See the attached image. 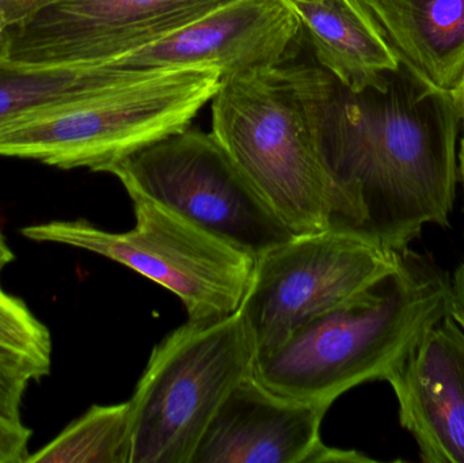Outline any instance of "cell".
I'll return each instance as SVG.
<instances>
[{
  "instance_id": "cell-1",
  "label": "cell",
  "mask_w": 464,
  "mask_h": 463,
  "mask_svg": "<svg viewBox=\"0 0 464 463\" xmlns=\"http://www.w3.org/2000/svg\"><path fill=\"white\" fill-rule=\"evenodd\" d=\"M462 120L454 94L401 63L360 92L335 82L324 114L330 228L403 252L428 225H449Z\"/></svg>"
},
{
  "instance_id": "cell-2",
  "label": "cell",
  "mask_w": 464,
  "mask_h": 463,
  "mask_svg": "<svg viewBox=\"0 0 464 463\" xmlns=\"http://www.w3.org/2000/svg\"><path fill=\"white\" fill-rule=\"evenodd\" d=\"M450 280L411 249L392 274L297 326L254 356L253 377L275 393L333 402L371 381H386L430 326L450 314Z\"/></svg>"
},
{
  "instance_id": "cell-3",
  "label": "cell",
  "mask_w": 464,
  "mask_h": 463,
  "mask_svg": "<svg viewBox=\"0 0 464 463\" xmlns=\"http://www.w3.org/2000/svg\"><path fill=\"white\" fill-rule=\"evenodd\" d=\"M335 82L281 64L225 79L211 101L212 133L295 236L330 228L324 136Z\"/></svg>"
},
{
  "instance_id": "cell-4",
  "label": "cell",
  "mask_w": 464,
  "mask_h": 463,
  "mask_svg": "<svg viewBox=\"0 0 464 463\" xmlns=\"http://www.w3.org/2000/svg\"><path fill=\"white\" fill-rule=\"evenodd\" d=\"M215 70L122 71L81 100L0 130V157L106 171L187 130L219 90Z\"/></svg>"
},
{
  "instance_id": "cell-5",
  "label": "cell",
  "mask_w": 464,
  "mask_h": 463,
  "mask_svg": "<svg viewBox=\"0 0 464 463\" xmlns=\"http://www.w3.org/2000/svg\"><path fill=\"white\" fill-rule=\"evenodd\" d=\"M254 356L240 310L188 321L155 345L130 400V463H192L232 389L253 374Z\"/></svg>"
},
{
  "instance_id": "cell-6",
  "label": "cell",
  "mask_w": 464,
  "mask_h": 463,
  "mask_svg": "<svg viewBox=\"0 0 464 463\" xmlns=\"http://www.w3.org/2000/svg\"><path fill=\"white\" fill-rule=\"evenodd\" d=\"M135 227L101 230L86 220H54L22 228L24 238L97 253L179 296L190 323H215L240 309L254 258L135 189H125Z\"/></svg>"
},
{
  "instance_id": "cell-7",
  "label": "cell",
  "mask_w": 464,
  "mask_h": 463,
  "mask_svg": "<svg viewBox=\"0 0 464 463\" xmlns=\"http://www.w3.org/2000/svg\"><path fill=\"white\" fill-rule=\"evenodd\" d=\"M106 173L254 260L295 236L212 132L187 128Z\"/></svg>"
},
{
  "instance_id": "cell-8",
  "label": "cell",
  "mask_w": 464,
  "mask_h": 463,
  "mask_svg": "<svg viewBox=\"0 0 464 463\" xmlns=\"http://www.w3.org/2000/svg\"><path fill=\"white\" fill-rule=\"evenodd\" d=\"M402 252L346 231L294 236L254 261L240 314L256 355L305 321L368 290L401 265Z\"/></svg>"
},
{
  "instance_id": "cell-9",
  "label": "cell",
  "mask_w": 464,
  "mask_h": 463,
  "mask_svg": "<svg viewBox=\"0 0 464 463\" xmlns=\"http://www.w3.org/2000/svg\"><path fill=\"white\" fill-rule=\"evenodd\" d=\"M230 0H62L8 30L0 54L18 62H108Z\"/></svg>"
},
{
  "instance_id": "cell-10",
  "label": "cell",
  "mask_w": 464,
  "mask_h": 463,
  "mask_svg": "<svg viewBox=\"0 0 464 463\" xmlns=\"http://www.w3.org/2000/svg\"><path fill=\"white\" fill-rule=\"evenodd\" d=\"M303 34L284 0H230L141 48L109 60L122 71L215 70L222 81L285 64Z\"/></svg>"
},
{
  "instance_id": "cell-11",
  "label": "cell",
  "mask_w": 464,
  "mask_h": 463,
  "mask_svg": "<svg viewBox=\"0 0 464 463\" xmlns=\"http://www.w3.org/2000/svg\"><path fill=\"white\" fill-rule=\"evenodd\" d=\"M427 463H464V332L450 317L430 326L387 377Z\"/></svg>"
},
{
  "instance_id": "cell-12",
  "label": "cell",
  "mask_w": 464,
  "mask_h": 463,
  "mask_svg": "<svg viewBox=\"0 0 464 463\" xmlns=\"http://www.w3.org/2000/svg\"><path fill=\"white\" fill-rule=\"evenodd\" d=\"M329 408L281 396L248 375L212 419L192 463H310Z\"/></svg>"
},
{
  "instance_id": "cell-13",
  "label": "cell",
  "mask_w": 464,
  "mask_h": 463,
  "mask_svg": "<svg viewBox=\"0 0 464 463\" xmlns=\"http://www.w3.org/2000/svg\"><path fill=\"white\" fill-rule=\"evenodd\" d=\"M292 7L321 68L345 89L360 92L379 86L401 67L364 0H314Z\"/></svg>"
},
{
  "instance_id": "cell-14",
  "label": "cell",
  "mask_w": 464,
  "mask_h": 463,
  "mask_svg": "<svg viewBox=\"0 0 464 463\" xmlns=\"http://www.w3.org/2000/svg\"><path fill=\"white\" fill-rule=\"evenodd\" d=\"M405 67L457 94L464 79V0H364Z\"/></svg>"
},
{
  "instance_id": "cell-15",
  "label": "cell",
  "mask_w": 464,
  "mask_h": 463,
  "mask_svg": "<svg viewBox=\"0 0 464 463\" xmlns=\"http://www.w3.org/2000/svg\"><path fill=\"white\" fill-rule=\"evenodd\" d=\"M130 404L94 405L26 463H130Z\"/></svg>"
},
{
  "instance_id": "cell-16",
  "label": "cell",
  "mask_w": 464,
  "mask_h": 463,
  "mask_svg": "<svg viewBox=\"0 0 464 463\" xmlns=\"http://www.w3.org/2000/svg\"><path fill=\"white\" fill-rule=\"evenodd\" d=\"M0 356L21 362L44 378L51 371L52 337L48 328L22 299L0 285Z\"/></svg>"
},
{
  "instance_id": "cell-17",
  "label": "cell",
  "mask_w": 464,
  "mask_h": 463,
  "mask_svg": "<svg viewBox=\"0 0 464 463\" xmlns=\"http://www.w3.org/2000/svg\"><path fill=\"white\" fill-rule=\"evenodd\" d=\"M37 372L21 362L0 356V461L26 463L32 431L22 423L21 405L24 391Z\"/></svg>"
},
{
  "instance_id": "cell-18",
  "label": "cell",
  "mask_w": 464,
  "mask_h": 463,
  "mask_svg": "<svg viewBox=\"0 0 464 463\" xmlns=\"http://www.w3.org/2000/svg\"><path fill=\"white\" fill-rule=\"evenodd\" d=\"M62 0H0V18L5 32L21 26L24 22Z\"/></svg>"
},
{
  "instance_id": "cell-19",
  "label": "cell",
  "mask_w": 464,
  "mask_h": 463,
  "mask_svg": "<svg viewBox=\"0 0 464 463\" xmlns=\"http://www.w3.org/2000/svg\"><path fill=\"white\" fill-rule=\"evenodd\" d=\"M373 462L370 457L354 450H341L321 443L310 463H365Z\"/></svg>"
},
{
  "instance_id": "cell-20",
  "label": "cell",
  "mask_w": 464,
  "mask_h": 463,
  "mask_svg": "<svg viewBox=\"0 0 464 463\" xmlns=\"http://www.w3.org/2000/svg\"><path fill=\"white\" fill-rule=\"evenodd\" d=\"M450 317L464 332V261L455 272L454 279L450 285Z\"/></svg>"
},
{
  "instance_id": "cell-21",
  "label": "cell",
  "mask_w": 464,
  "mask_h": 463,
  "mask_svg": "<svg viewBox=\"0 0 464 463\" xmlns=\"http://www.w3.org/2000/svg\"><path fill=\"white\" fill-rule=\"evenodd\" d=\"M13 260V250L10 249L7 242H5V236H3L2 231H0V275H2L3 269Z\"/></svg>"
},
{
  "instance_id": "cell-22",
  "label": "cell",
  "mask_w": 464,
  "mask_h": 463,
  "mask_svg": "<svg viewBox=\"0 0 464 463\" xmlns=\"http://www.w3.org/2000/svg\"><path fill=\"white\" fill-rule=\"evenodd\" d=\"M454 97L455 100H457L458 106H459L460 114H462V120L464 121V79L462 86H460V89L458 90Z\"/></svg>"
},
{
  "instance_id": "cell-23",
  "label": "cell",
  "mask_w": 464,
  "mask_h": 463,
  "mask_svg": "<svg viewBox=\"0 0 464 463\" xmlns=\"http://www.w3.org/2000/svg\"><path fill=\"white\" fill-rule=\"evenodd\" d=\"M5 37H7V32L3 27L2 18H0V52H2L3 46H5Z\"/></svg>"
},
{
  "instance_id": "cell-24",
  "label": "cell",
  "mask_w": 464,
  "mask_h": 463,
  "mask_svg": "<svg viewBox=\"0 0 464 463\" xmlns=\"http://www.w3.org/2000/svg\"><path fill=\"white\" fill-rule=\"evenodd\" d=\"M459 162H460V173H462V178H463V182H464V138L462 140V144H460Z\"/></svg>"
},
{
  "instance_id": "cell-25",
  "label": "cell",
  "mask_w": 464,
  "mask_h": 463,
  "mask_svg": "<svg viewBox=\"0 0 464 463\" xmlns=\"http://www.w3.org/2000/svg\"><path fill=\"white\" fill-rule=\"evenodd\" d=\"M284 2L289 3V5H297V3L314 2V0H284Z\"/></svg>"
},
{
  "instance_id": "cell-26",
  "label": "cell",
  "mask_w": 464,
  "mask_h": 463,
  "mask_svg": "<svg viewBox=\"0 0 464 463\" xmlns=\"http://www.w3.org/2000/svg\"><path fill=\"white\" fill-rule=\"evenodd\" d=\"M0 463H2V461H0Z\"/></svg>"
}]
</instances>
